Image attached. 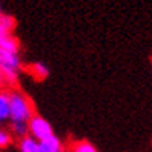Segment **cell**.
<instances>
[{
    "label": "cell",
    "instance_id": "12",
    "mask_svg": "<svg viewBox=\"0 0 152 152\" xmlns=\"http://www.w3.org/2000/svg\"><path fill=\"white\" fill-rule=\"evenodd\" d=\"M8 87V81H6V75L3 70H0V88Z\"/></svg>",
    "mask_w": 152,
    "mask_h": 152
},
{
    "label": "cell",
    "instance_id": "13",
    "mask_svg": "<svg viewBox=\"0 0 152 152\" xmlns=\"http://www.w3.org/2000/svg\"><path fill=\"white\" fill-rule=\"evenodd\" d=\"M3 15H5V14H3V12H2V9H0V21H2V18H3Z\"/></svg>",
    "mask_w": 152,
    "mask_h": 152
},
{
    "label": "cell",
    "instance_id": "9",
    "mask_svg": "<svg viewBox=\"0 0 152 152\" xmlns=\"http://www.w3.org/2000/svg\"><path fill=\"white\" fill-rule=\"evenodd\" d=\"M18 151L20 152H37L38 151V140L28 135L18 140Z\"/></svg>",
    "mask_w": 152,
    "mask_h": 152
},
{
    "label": "cell",
    "instance_id": "5",
    "mask_svg": "<svg viewBox=\"0 0 152 152\" xmlns=\"http://www.w3.org/2000/svg\"><path fill=\"white\" fill-rule=\"evenodd\" d=\"M62 151H64L62 142L55 134L52 137L46 138V140H43V142H38V151L37 152H62Z\"/></svg>",
    "mask_w": 152,
    "mask_h": 152
},
{
    "label": "cell",
    "instance_id": "1",
    "mask_svg": "<svg viewBox=\"0 0 152 152\" xmlns=\"http://www.w3.org/2000/svg\"><path fill=\"white\" fill-rule=\"evenodd\" d=\"M35 114L31 99L20 90L9 91V122H29Z\"/></svg>",
    "mask_w": 152,
    "mask_h": 152
},
{
    "label": "cell",
    "instance_id": "14",
    "mask_svg": "<svg viewBox=\"0 0 152 152\" xmlns=\"http://www.w3.org/2000/svg\"><path fill=\"white\" fill-rule=\"evenodd\" d=\"M62 152H70V149H64V151H62Z\"/></svg>",
    "mask_w": 152,
    "mask_h": 152
},
{
    "label": "cell",
    "instance_id": "2",
    "mask_svg": "<svg viewBox=\"0 0 152 152\" xmlns=\"http://www.w3.org/2000/svg\"><path fill=\"white\" fill-rule=\"evenodd\" d=\"M0 70L6 75L8 87H14L18 81V75L21 70V59L18 53H12L0 47Z\"/></svg>",
    "mask_w": 152,
    "mask_h": 152
},
{
    "label": "cell",
    "instance_id": "6",
    "mask_svg": "<svg viewBox=\"0 0 152 152\" xmlns=\"http://www.w3.org/2000/svg\"><path fill=\"white\" fill-rule=\"evenodd\" d=\"M9 120V91L0 88V125Z\"/></svg>",
    "mask_w": 152,
    "mask_h": 152
},
{
    "label": "cell",
    "instance_id": "8",
    "mask_svg": "<svg viewBox=\"0 0 152 152\" xmlns=\"http://www.w3.org/2000/svg\"><path fill=\"white\" fill-rule=\"evenodd\" d=\"M29 73L34 76L37 81H44L49 76V67L44 64V62H34L32 66H29Z\"/></svg>",
    "mask_w": 152,
    "mask_h": 152
},
{
    "label": "cell",
    "instance_id": "4",
    "mask_svg": "<svg viewBox=\"0 0 152 152\" xmlns=\"http://www.w3.org/2000/svg\"><path fill=\"white\" fill-rule=\"evenodd\" d=\"M0 47L8 50V52H12V53H18V50H20L18 40L14 37V34L5 29L2 24H0Z\"/></svg>",
    "mask_w": 152,
    "mask_h": 152
},
{
    "label": "cell",
    "instance_id": "11",
    "mask_svg": "<svg viewBox=\"0 0 152 152\" xmlns=\"http://www.w3.org/2000/svg\"><path fill=\"white\" fill-rule=\"evenodd\" d=\"M12 143V135L8 129L0 126V149H5Z\"/></svg>",
    "mask_w": 152,
    "mask_h": 152
},
{
    "label": "cell",
    "instance_id": "3",
    "mask_svg": "<svg viewBox=\"0 0 152 152\" xmlns=\"http://www.w3.org/2000/svg\"><path fill=\"white\" fill-rule=\"evenodd\" d=\"M28 125H29V135L34 137L38 142H43L46 138L53 135L52 125H50L44 117H41L40 114H34L32 119L28 122Z\"/></svg>",
    "mask_w": 152,
    "mask_h": 152
},
{
    "label": "cell",
    "instance_id": "10",
    "mask_svg": "<svg viewBox=\"0 0 152 152\" xmlns=\"http://www.w3.org/2000/svg\"><path fill=\"white\" fill-rule=\"evenodd\" d=\"M70 152H97V149L87 140H76L70 145Z\"/></svg>",
    "mask_w": 152,
    "mask_h": 152
},
{
    "label": "cell",
    "instance_id": "7",
    "mask_svg": "<svg viewBox=\"0 0 152 152\" xmlns=\"http://www.w3.org/2000/svg\"><path fill=\"white\" fill-rule=\"evenodd\" d=\"M9 132L12 137L20 140V138L29 135V125H28V122H11Z\"/></svg>",
    "mask_w": 152,
    "mask_h": 152
}]
</instances>
